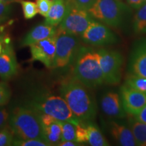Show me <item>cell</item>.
<instances>
[{"instance_id":"cell-1","label":"cell","mask_w":146,"mask_h":146,"mask_svg":"<svg viewBox=\"0 0 146 146\" xmlns=\"http://www.w3.org/2000/svg\"><path fill=\"white\" fill-rule=\"evenodd\" d=\"M61 96L68 104L73 114L82 122H87L96 117L97 107L87 87L75 78L66 79L60 88Z\"/></svg>"},{"instance_id":"cell-2","label":"cell","mask_w":146,"mask_h":146,"mask_svg":"<svg viewBox=\"0 0 146 146\" xmlns=\"http://www.w3.org/2000/svg\"><path fill=\"white\" fill-rule=\"evenodd\" d=\"M8 124L18 138L47 142L39 113L31 108L27 106L15 108L9 116Z\"/></svg>"},{"instance_id":"cell-3","label":"cell","mask_w":146,"mask_h":146,"mask_svg":"<svg viewBox=\"0 0 146 146\" xmlns=\"http://www.w3.org/2000/svg\"><path fill=\"white\" fill-rule=\"evenodd\" d=\"M74 78L87 88L102 85L104 82L98 52L82 48L78 52L74 67Z\"/></svg>"},{"instance_id":"cell-4","label":"cell","mask_w":146,"mask_h":146,"mask_svg":"<svg viewBox=\"0 0 146 146\" xmlns=\"http://www.w3.org/2000/svg\"><path fill=\"white\" fill-rule=\"evenodd\" d=\"M27 106L38 112L52 116L58 120L70 122L76 126L82 123L81 120L73 114L62 96L43 93L37 94L33 97Z\"/></svg>"},{"instance_id":"cell-5","label":"cell","mask_w":146,"mask_h":146,"mask_svg":"<svg viewBox=\"0 0 146 146\" xmlns=\"http://www.w3.org/2000/svg\"><path fill=\"white\" fill-rule=\"evenodd\" d=\"M126 10V5L118 0H96L88 12L107 26L117 27L123 22Z\"/></svg>"},{"instance_id":"cell-6","label":"cell","mask_w":146,"mask_h":146,"mask_svg":"<svg viewBox=\"0 0 146 146\" xmlns=\"http://www.w3.org/2000/svg\"><path fill=\"white\" fill-rule=\"evenodd\" d=\"M98 52L104 82L109 85H117L122 77L123 56L114 50L102 49Z\"/></svg>"},{"instance_id":"cell-7","label":"cell","mask_w":146,"mask_h":146,"mask_svg":"<svg viewBox=\"0 0 146 146\" xmlns=\"http://www.w3.org/2000/svg\"><path fill=\"white\" fill-rule=\"evenodd\" d=\"M78 45L76 36L60 27L56 31V54L53 68H64L70 62Z\"/></svg>"},{"instance_id":"cell-8","label":"cell","mask_w":146,"mask_h":146,"mask_svg":"<svg viewBox=\"0 0 146 146\" xmlns=\"http://www.w3.org/2000/svg\"><path fill=\"white\" fill-rule=\"evenodd\" d=\"M67 3V10L60 28L75 36L82 35L94 20L88 11Z\"/></svg>"},{"instance_id":"cell-9","label":"cell","mask_w":146,"mask_h":146,"mask_svg":"<svg viewBox=\"0 0 146 146\" xmlns=\"http://www.w3.org/2000/svg\"><path fill=\"white\" fill-rule=\"evenodd\" d=\"M81 36L85 43L92 45L113 44L118 41L116 35L106 25L95 21L94 20Z\"/></svg>"},{"instance_id":"cell-10","label":"cell","mask_w":146,"mask_h":146,"mask_svg":"<svg viewBox=\"0 0 146 146\" xmlns=\"http://www.w3.org/2000/svg\"><path fill=\"white\" fill-rule=\"evenodd\" d=\"M56 33L29 45L31 54V61H39L47 68H53L56 54Z\"/></svg>"},{"instance_id":"cell-11","label":"cell","mask_w":146,"mask_h":146,"mask_svg":"<svg viewBox=\"0 0 146 146\" xmlns=\"http://www.w3.org/2000/svg\"><path fill=\"white\" fill-rule=\"evenodd\" d=\"M120 98L127 114L135 116L146 106V94L125 85L120 87Z\"/></svg>"},{"instance_id":"cell-12","label":"cell","mask_w":146,"mask_h":146,"mask_svg":"<svg viewBox=\"0 0 146 146\" xmlns=\"http://www.w3.org/2000/svg\"><path fill=\"white\" fill-rule=\"evenodd\" d=\"M133 74L146 78V39H140L135 43L129 62Z\"/></svg>"},{"instance_id":"cell-13","label":"cell","mask_w":146,"mask_h":146,"mask_svg":"<svg viewBox=\"0 0 146 146\" xmlns=\"http://www.w3.org/2000/svg\"><path fill=\"white\" fill-rule=\"evenodd\" d=\"M17 71L18 64L12 46L5 45L0 54V76L3 80L10 79Z\"/></svg>"},{"instance_id":"cell-14","label":"cell","mask_w":146,"mask_h":146,"mask_svg":"<svg viewBox=\"0 0 146 146\" xmlns=\"http://www.w3.org/2000/svg\"><path fill=\"white\" fill-rule=\"evenodd\" d=\"M101 107L103 112L110 117L124 118L127 116L120 96L116 92H108L102 97Z\"/></svg>"},{"instance_id":"cell-15","label":"cell","mask_w":146,"mask_h":146,"mask_svg":"<svg viewBox=\"0 0 146 146\" xmlns=\"http://www.w3.org/2000/svg\"><path fill=\"white\" fill-rule=\"evenodd\" d=\"M39 113L46 141L50 145H56L61 141L62 128L60 120L48 114Z\"/></svg>"},{"instance_id":"cell-16","label":"cell","mask_w":146,"mask_h":146,"mask_svg":"<svg viewBox=\"0 0 146 146\" xmlns=\"http://www.w3.org/2000/svg\"><path fill=\"white\" fill-rule=\"evenodd\" d=\"M56 29L54 26L42 24L35 27L29 31L22 41V46H29L41 40L50 37L56 33Z\"/></svg>"},{"instance_id":"cell-17","label":"cell","mask_w":146,"mask_h":146,"mask_svg":"<svg viewBox=\"0 0 146 146\" xmlns=\"http://www.w3.org/2000/svg\"><path fill=\"white\" fill-rule=\"evenodd\" d=\"M110 132L112 137L123 146L137 145L135 139L132 131L127 126L115 121L110 123Z\"/></svg>"},{"instance_id":"cell-18","label":"cell","mask_w":146,"mask_h":146,"mask_svg":"<svg viewBox=\"0 0 146 146\" xmlns=\"http://www.w3.org/2000/svg\"><path fill=\"white\" fill-rule=\"evenodd\" d=\"M67 10L66 0H53L45 23L56 27L62 21Z\"/></svg>"},{"instance_id":"cell-19","label":"cell","mask_w":146,"mask_h":146,"mask_svg":"<svg viewBox=\"0 0 146 146\" xmlns=\"http://www.w3.org/2000/svg\"><path fill=\"white\" fill-rule=\"evenodd\" d=\"M129 127L135 139L137 145L146 146V123L135 119L129 120Z\"/></svg>"},{"instance_id":"cell-20","label":"cell","mask_w":146,"mask_h":146,"mask_svg":"<svg viewBox=\"0 0 146 146\" xmlns=\"http://www.w3.org/2000/svg\"><path fill=\"white\" fill-rule=\"evenodd\" d=\"M87 143L92 146H108L110 144L98 127L94 125L86 126Z\"/></svg>"},{"instance_id":"cell-21","label":"cell","mask_w":146,"mask_h":146,"mask_svg":"<svg viewBox=\"0 0 146 146\" xmlns=\"http://www.w3.org/2000/svg\"><path fill=\"white\" fill-rule=\"evenodd\" d=\"M133 29L135 33H146V2L138 9L134 16Z\"/></svg>"},{"instance_id":"cell-22","label":"cell","mask_w":146,"mask_h":146,"mask_svg":"<svg viewBox=\"0 0 146 146\" xmlns=\"http://www.w3.org/2000/svg\"><path fill=\"white\" fill-rule=\"evenodd\" d=\"M126 85L131 88L146 94V78L132 74L127 76Z\"/></svg>"},{"instance_id":"cell-23","label":"cell","mask_w":146,"mask_h":146,"mask_svg":"<svg viewBox=\"0 0 146 146\" xmlns=\"http://www.w3.org/2000/svg\"><path fill=\"white\" fill-rule=\"evenodd\" d=\"M60 123L62 128L61 141H76V125L70 122L61 120H60Z\"/></svg>"},{"instance_id":"cell-24","label":"cell","mask_w":146,"mask_h":146,"mask_svg":"<svg viewBox=\"0 0 146 146\" xmlns=\"http://www.w3.org/2000/svg\"><path fill=\"white\" fill-rule=\"evenodd\" d=\"M16 1L21 3L22 5L24 17L25 19H31L38 14L36 3L31 1H25V0H16Z\"/></svg>"},{"instance_id":"cell-25","label":"cell","mask_w":146,"mask_h":146,"mask_svg":"<svg viewBox=\"0 0 146 146\" xmlns=\"http://www.w3.org/2000/svg\"><path fill=\"white\" fill-rule=\"evenodd\" d=\"M12 145L17 146H50L49 143L42 140L35 139H14L12 141Z\"/></svg>"},{"instance_id":"cell-26","label":"cell","mask_w":146,"mask_h":146,"mask_svg":"<svg viewBox=\"0 0 146 146\" xmlns=\"http://www.w3.org/2000/svg\"><path fill=\"white\" fill-rule=\"evenodd\" d=\"M14 133L10 127H5L0 131V146L12 145L14 139Z\"/></svg>"},{"instance_id":"cell-27","label":"cell","mask_w":146,"mask_h":146,"mask_svg":"<svg viewBox=\"0 0 146 146\" xmlns=\"http://www.w3.org/2000/svg\"><path fill=\"white\" fill-rule=\"evenodd\" d=\"M11 97V91L5 83H0V107L6 104Z\"/></svg>"},{"instance_id":"cell-28","label":"cell","mask_w":146,"mask_h":146,"mask_svg":"<svg viewBox=\"0 0 146 146\" xmlns=\"http://www.w3.org/2000/svg\"><path fill=\"white\" fill-rule=\"evenodd\" d=\"M38 13L45 18L50 10L52 1L50 0H36Z\"/></svg>"},{"instance_id":"cell-29","label":"cell","mask_w":146,"mask_h":146,"mask_svg":"<svg viewBox=\"0 0 146 146\" xmlns=\"http://www.w3.org/2000/svg\"><path fill=\"white\" fill-rule=\"evenodd\" d=\"M66 1L76 8L88 11L96 0H66Z\"/></svg>"},{"instance_id":"cell-30","label":"cell","mask_w":146,"mask_h":146,"mask_svg":"<svg viewBox=\"0 0 146 146\" xmlns=\"http://www.w3.org/2000/svg\"><path fill=\"white\" fill-rule=\"evenodd\" d=\"M76 141L78 143L87 142V128L84 127L82 123L76 126Z\"/></svg>"},{"instance_id":"cell-31","label":"cell","mask_w":146,"mask_h":146,"mask_svg":"<svg viewBox=\"0 0 146 146\" xmlns=\"http://www.w3.org/2000/svg\"><path fill=\"white\" fill-rule=\"evenodd\" d=\"M11 7L10 2L0 1V23L6 19L10 14Z\"/></svg>"},{"instance_id":"cell-32","label":"cell","mask_w":146,"mask_h":146,"mask_svg":"<svg viewBox=\"0 0 146 146\" xmlns=\"http://www.w3.org/2000/svg\"><path fill=\"white\" fill-rule=\"evenodd\" d=\"M9 113L4 108L0 107V131L7 127L9 121Z\"/></svg>"},{"instance_id":"cell-33","label":"cell","mask_w":146,"mask_h":146,"mask_svg":"<svg viewBox=\"0 0 146 146\" xmlns=\"http://www.w3.org/2000/svg\"><path fill=\"white\" fill-rule=\"evenodd\" d=\"M127 2L133 8L139 9L145 3V0H127Z\"/></svg>"},{"instance_id":"cell-34","label":"cell","mask_w":146,"mask_h":146,"mask_svg":"<svg viewBox=\"0 0 146 146\" xmlns=\"http://www.w3.org/2000/svg\"><path fill=\"white\" fill-rule=\"evenodd\" d=\"M135 118L139 121L146 123V106L139 114L135 116Z\"/></svg>"},{"instance_id":"cell-35","label":"cell","mask_w":146,"mask_h":146,"mask_svg":"<svg viewBox=\"0 0 146 146\" xmlns=\"http://www.w3.org/2000/svg\"><path fill=\"white\" fill-rule=\"evenodd\" d=\"M58 145L60 146H75L78 145L77 142L73 141H60Z\"/></svg>"},{"instance_id":"cell-36","label":"cell","mask_w":146,"mask_h":146,"mask_svg":"<svg viewBox=\"0 0 146 146\" xmlns=\"http://www.w3.org/2000/svg\"><path fill=\"white\" fill-rule=\"evenodd\" d=\"M3 48V46L2 41H1V39L0 38V54H1V52H2Z\"/></svg>"},{"instance_id":"cell-37","label":"cell","mask_w":146,"mask_h":146,"mask_svg":"<svg viewBox=\"0 0 146 146\" xmlns=\"http://www.w3.org/2000/svg\"><path fill=\"white\" fill-rule=\"evenodd\" d=\"M13 1H16V0H0V1H3V2H12Z\"/></svg>"},{"instance_id":"cell-38","label":"cell","mask_w":146,"mask_h":146,"mask_svg":"<svg viewBox=\"0 0 146 146\" xmlns=\"http://www.w3.org/2000/svg\"><path fill=\"white\" fill-rule=\"evenodd\" d=\"M50 1H53V0H50Z\"/></svg>"},{"instance_id":"cell-39","label":"cell","mask_w":146,"mask_h":146,"mask_svg":"<svg viewBox=\"0 0 146 146\" xmlns=\"http://www.w3.org/2000/svg\"><path fill=\"white\" fill-rule=\"evenodd\" d=\"M145 2H146V0H145Z\"/></svg>"}]
</instances>
